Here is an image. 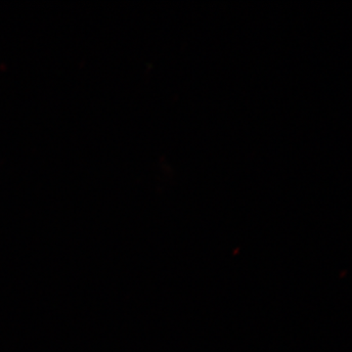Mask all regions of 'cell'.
Here are the masks:
<instances>
[]
</instances>
